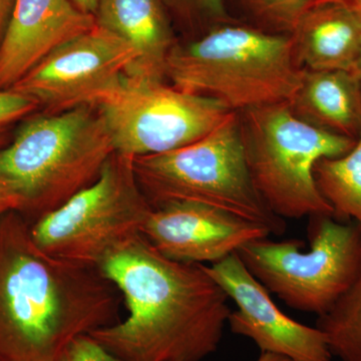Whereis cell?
Wrapping results in <instances>:
<instances>
[{
  "label": "cell",
  "instance_id": "cell-27",
  "mask_svg": "<svg viewBox=\"0 0 361 361\" xmlns=\"http://www.w3.org/2000/svg\"><path fill=\"white\" fill-rule=\"evenodd\" d=\"M256 361H291L284 356L273 355V353H261V355Z\"/></svg>",
  "mask_w": 361,
  "mask_h": 361
},
{
  "label": "cell",
  "instance_id": "cell-16",
  "mask_svg": "<svg viewBox=\"0 0 361 361\" xmlns=\"http://www.w3.org/2000/svg\"><path fill=\"white\" fill-rule=\"evenodd\" d=\"M299 120L356 140L361 130V84L355 73L304 68L288 103Z\"/></svg>",
  "mask_w": 361,
  "mask_h": 361
},
{
  "label": "cell",
  "instance_id": "cell-25",
  "mask_svg": "<svg viewBox=\"0 0 361 361\" xmlns=\"http://www.w3.org/2000/svg\"><path fill=\"white\" fill-rule=\"evenodd\" d=\"M318 2H332V4H341L353 11L361 20V0H314Z\"/></svg>",
  "mask_w": 361,
  "mask_h": 361
},
{
  "label": "cell",
  "instance_id": "cell-9",
  "mask_svg": "<svg viewBox=\"0 0 361 361\" xmlns=\"http://www.w3.org/2000/svg\"><path fill=\"white\" fill-rule=\"evenodd\" d=\"M116 153L158 155L210 134L230 114L210 97L190 94L167 80L123 75L97 97Z\"/></svg>",
  "mask_w": 361,
  "mask_h": 361
},
{
  "label": "cell",
  "instance_id": "cell-2",
  "mask_svg": "<svg viewBox=\"0 0 361 361\" xmlns=\"http://www.w3.org/2000/svg\"><path fill=\"white\" fill-rule=\"evenodd\" d=\"M16 211L0 217V361H59L118 322L122 294L99 267L49 255Z\"/></svg>",
  "mask_w": 361,
  "mask_h": 361
},
{
  "label": "cell",
  "instance_id": "cell-12",
  "mask_svg": "<svg viewBox=\"0 0 361 361\" xmlns=\"http://www.w3.org/2000/svg\"><path fill=\"white\" fill-rule=\"evenodd\" d=\"M141 234L171 260L214 264L271 233L263 226L212 207L173 203L153 209Z\"/></svg>",
  "mask_w": 361,
  "mask_h": 361
},
{
  "label": "cell",
  "instance_id": "cell-17",
  "mask_svg": "<svg viewBox=\"0 0 361 361\" xmlns=\"http://www.w3.org/2000/svg\"><path fill=\"white\" fill-rule=\"evenodd\" d=\"M316 185L338 221H353L361 228V130L345 155L316 163Z\"/></svg>",
  "mask_w": 361,
  "mask_h": 361
},
{
  "label": "cell",
  "instance_id": "cell-20",
  "mask_svg": "<svg viewBox=\"0 0 361 361\" xmlns=\"http://www.w3.org/2000/svg\"><path fill=\"white\" fill-rule=\"evenodd\" d=\"M254 20V27L276 35H291L314 0H238Z\"/></svg>",
  "mask_w": 361,
  "mask_h": 361
},
{
  "label": "cell",
  "instance_id": "cell-23",
  "mask_svg": "<svg viewBox=\"0 0 361 361\" xmlns=\"http://www.w3.org/2000/svg\"><path fill=\"white\" fill-rule=\"evenodd\" d=\"M20 207L18 197L6 185L0 182V217L11 211L20 210Z\"/></svg>",
  "mask_w": 361,
  "mask_h": 361
},
{
  "label": "cell",
  "instance_id": "cell-19",
  "mask_svg": "<svg viewBox=\"0 0 361 361\" xmlns=\"http://www.w3.org/2000/svg\"><path fill=\"white\" fill-rule=\"evenodd\" d=\"M171 21L192 39L213 28L234 23L225 0H159Z\"/></svg>",
  "mask_w": 361,
  "mask_h": 361
},
{
  "label": "cell",
  "instance_id": "cell-4",
  "mask_svg": "<svg viewBox=\"0 0 361 361\" xmlns=\"http://www.w3.org/2000/svg\"><path fill=\"white\" fill-rule=\"evenodd\" d=\"M113 142L94 106L28 116L0 151V182L30 225L96 182Z\"/></svg>",
  "mask_w": 361,
  "mask_h": 361
},
{
  "label": "cell",
  "instance_id": "cell-21",
  "mask_svg": "<svg viewBox=\"0 0 361 361\" xmlns=\"http://www.w3.org/2000/svg\"><path fill=\"white\" fill-rule=\"evenodd\" d=\"M39 109L30 97L11 90H0V151L13 140L9 135L13 128Z\"/></svg>",
  "mask_w": 361,
  "mask_h": 361
},
{
  "label": "cell",
  "instance_id": "cell-18",
  "mask_svg": "<svg viewBox=\"0 0 361 361\" xmlns=\"http://www.w3.org/2000/svg\"><path fill=\"white\" fill-rule=\"evenodd\" d=\"M330 353L341 361H361V269L355 281L331 310L318 316Z\"/></svg>",
  "mask_w": 361,
  "mask_h": 361
},
{
  "label": "cell",
  "instance_id": "cell-5",
  "mask_svg": "<svg viewBox=\"0 0 361 361\" xmlns=\"http://www.w3.org/2000/svg\"><path fill=\"white\" fill-rule=\"evenodd\" d=\"M134 171L152 208L201 204L283 234L286 222L268 208L247 169L238 114L232 111L210 134L167 153L137 157Z\"/></svg>",
  "mask_w": 361,
  "mask_h": 361
},
{
  "label": "cell",
  "instance_id": "cell-28",
  "mask_svg": "<svg viewBox=\"0 0 361 361\" xmlns=\"http://www.w3.org/2000/svg\"><path fill=\"white\" fill-rule=\"evenodd\" d=\"M355 73L356 75V77H357L358 80H360L361 84V56L360 59V61H358L357 66H356Z\"/></svg>",
  "mask_w": 361,
  "mask_h": 361
},
{
  "label": "cell",
  "instance_id": "cell-1",
  "mask_svg": "<svg viewBox=\"0 0 361 361\" xmlns=\"http://www.w3.org/2000/svg\"><path fill=\"white\" fill-rule=\"evenodd\" d=\"M129 316L90 336L123 361H202L219 348L231 310L206 265L161 255L142 234L99 265Z\"/></svg>",
  "mask_w": 361,
  "mask_h": 361
},
{
  "label": "cell",
  "instance_id": "cell-11",
  "mask_svg": "<svg viewBox=\"0 0 361 361\" xmlns=\"http://www.w3.org/2000/svg\"><path fill=\"white\" fill-rule=\"evenodd\" d=\"M211 277L236 304L228 324L233 334L251 339L261 353L291 361H331L329 343L317 327L285 315L273 302L269 291L249 272L238 254L207 266Z\"/></svg>",
  "mask_w": 361,
  "mask_h": 361
},
{
  "label": "cell",
  "instance_id": "cell-15",
  "mask_svg": "<svg viewBox=\"0 0 361 361\" xmlns=\"http://www.w3.org/2000/svg\"><path fill=\"white\" fill-rule=\"evenodd\" d=\"M290 35L303 68L355 73L361 56V20L346 7L313 1Z\"/></svg>",
  "mask_w": 361,
  "mask_h": 361
},
{
  "label": "cell",
  "instance_id": "cell-7",
  "mask_svg": "<svg viewBox=\"0 0 361 361\" xmlns=\"http://www.w3.org/2000/svg\"><path fill=\"white\" fill-rule=\"evenodd\" d=\"M310 248L301 240H255L237 254L249 272L289 307L325 314L361 269V228L334 216L310 217Z\"/></svg>",
  "mask_w": 361,
  "mask_h": 361
},
{
  "label": "cell",
  "instance_id": "cell-8",
  "mask_svg": "<svg viewBox=\"0 0 361 361\" xmlns=\"http://www.w3.org/2000/svg\"><path fill=\"white\" fill-rule=\"evenodd\" d=\"M152 210L135 179L134 158L114 152L96 182L30 229L49 255L99 267L111 251L141 234Z\"/></svg>",
  "mask_w": 361,
  "mask_h": 361
},
{
  "label": "cell",
  "instance_id": "cell-24",
  "mask_svg": "<svg viewBox=\"0 0 361 361\" xmlns=\"http://www.w3.org/2000/svg\"><path fill=\"white\" fill-rule=\"evenodd\" d=\"M14 4H16V0H0V44L6 35Z\"/></svg>",
  "mask_w": 361,
  "mask_h": 361
},
{
  "label": "cell",
  "instance_id": "cell-13",
  "mask_svg": "<svg viewBox=\"0 0 361 361\" xmlns=\"http://www.w3.org/2000/svg\"><path fill=\"white\" fill-rule=\"evenodd\" d=\"M96 25L73 0H16L0 44V90H11L56 47Z\"/></svg>",
  "mask_w": 361,
  "mask_h": 361
},
{
  "label": "cell",
  "instance_id": "cell-14",
  "mask_svg": "<svg viewBox=\"0 0 361 361\" xmlns=\"http://www.w3.org/2000/svg\"><path fill=\"white\" fill-rule=\"evenodd\" d=\"M96 23L132 45V77L166 80L169 54L177 44L173 23L159 0H99Z\"/></svg>",
  "mask_w": 361,
  "mask_h": 361
},
{
  "label": "cell",
  "instance_id": "cell-10",
  "mask_svg": "<svg viewBox=\"0 0 361 361\" xmlns=\"http://www.w3.org/2000/svg\"><path fill=\"white\" fill-rule=\"evenodd\" d=\"M137 59L132 45L96 25L56 47L11 90L30 97L44 113L94 106Z\"/></svg>",
  "mask_w": 361,
  "mask_h": 361
},
{
  "label": "cell",
  "instance_id": "cell-6",
  "mask_svg": "<svg viewBox=\"0 0 361 361\" xmlns=\"http://www.w3.org/2000/svg\"><path fill=\"white\" fill-rule=\"evenodd\" d=\"M249 175L268 208L282 219L334 216L314 178L316 163L348 153L356 140L311 126L288 103L239 111Z\"/></svg>",
  "mask_w": 361,
  "mask_h": 361
},
{
  "label": "cell",
  "instance_id": "cell-22",
  "mask_svg": "<svg viewBox=\"0 0 361 361\" xmlns=\"http://www.w3.org/2000/svg\"><path fill=\"white\" fill-rule=\"evenodd\" d=\"M59 361H123L106 350L90 334L71 342Z\"/></svg>",
  "mask_w": 361,
  "mask_h": 361
},
{
  "label": "cell",
  "instance_id": "cell-26",
  "mask_svg": "<svg viewBox=\"0 0 361 361\" xmlns=\"http://www.w3.org/2000/svg\"><path fill=\"white\" fill-rule=\"evenodd\" d=\"M99 1V0H73V4L78 9L85 13L92 14V16L96 13Z\"/></svg>",
  "mask_w": 361,
  "mask_h": 361
},
{
  "label": "cell",
  "instance_id": "cell-3",
  "mask_svg": "<svg viewBox=\"0 0 361 361\" xmlns=\"http://www.w3.org/2000/svg\"><path fill=\"white\" fill-rule=\"evenodd\" d=\"M304 68L291 35L231 23L178 42L166 65V80L210 97L231 111L289 103Z\"/></svg>",
  "mask_w": 361,
  "mask_h": 361
}]
</instances>
